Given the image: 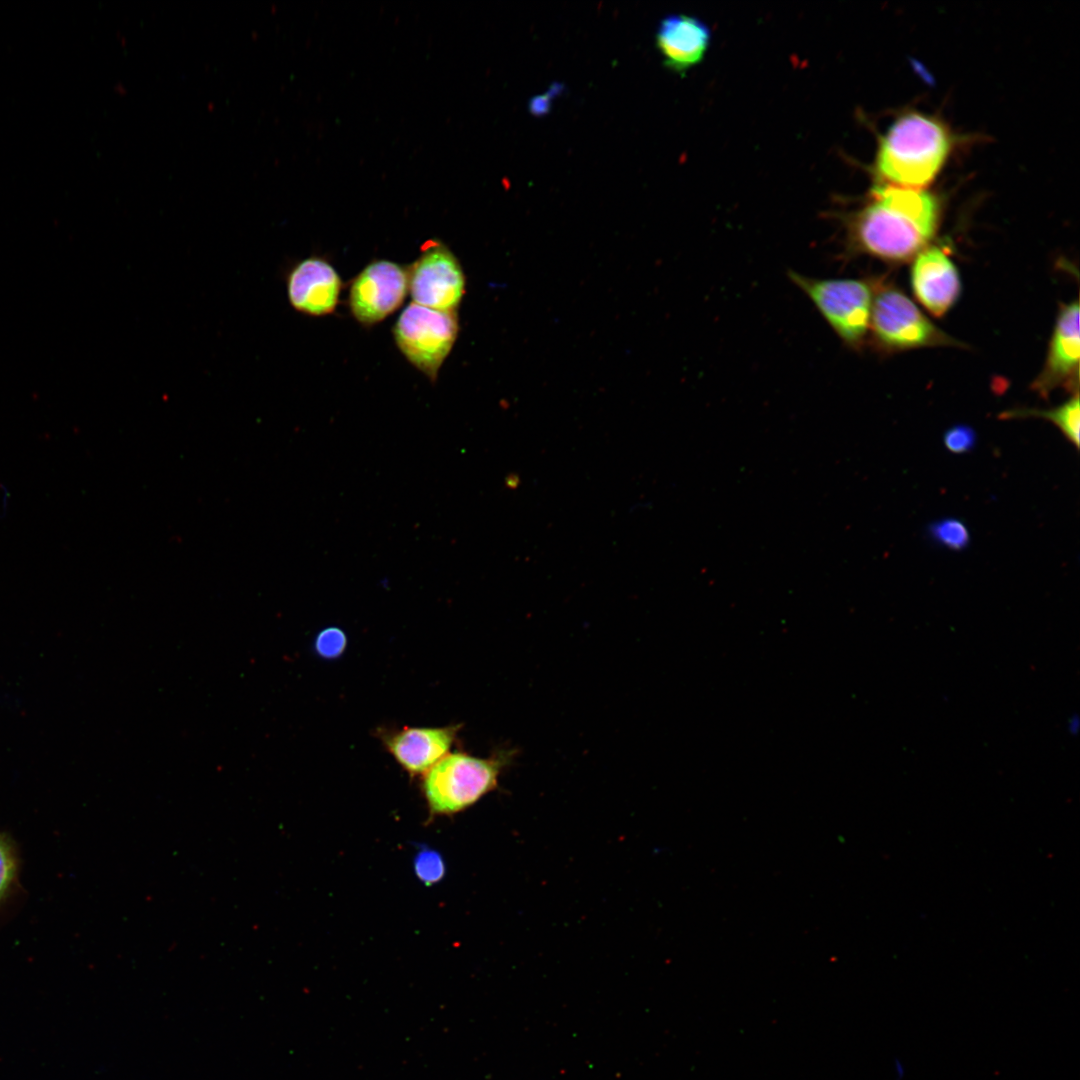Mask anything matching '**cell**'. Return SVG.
<instances>
[{
	"label": "cell",
	"instance_id": "13",
	"mask_svg": "<svg viewBox=\"0 0 1080 1080\" xmlns=\"http://www.w3.org/2000/svg\"><path fill=\"white\" fill-rule=\"evenodd\" d=\"M708 26L696 17L671 15L657 30L656 43L664 64L675 72H685L698 64L710 43Z\"/></svg>",
	"mask_w": 1080,
	"mask_h": 1080
},
{
	"label": "cell",
	"instance_id": "18",
	"mask_svg": "<svg viewBox=\"0 0 1080 1080\" xmlns=\"http://www.w3.org/2000/svg\"><path fill=\"white\" fill-rule=\"evenodd\" d=\"M17 873V861L8 839L0 833V902L11 889Z\"/></svg>",
	"mask_w": 1080,
	"mask_h": 1080
},
{
	"label": "cell",
	"instance_id": "20",
	"mask_svg": "<svg viewBox=\"0 0 1080 1080\" xmlns=\"http://www.w3.org/2000/svg\"><path fill=\"white\" fill-rule=\"evenodd\" d=\"M1080 728L1079 717L1072 715L1067 722V729L1071 735H1076Z\"/></svg>",
	"mask_w": 1080,
	"mask_h": 1080
},
{
	"label": "cell",
	"instance_id": "15",
	"mask_svg": "<svg viewBox=\"0 0 1080 1080\" xmlns=\"http://www.w3.org/2000/svg\"><path fill=\"white\" fill-rule=\"evenodd\" d=\"M930 538L952 551H961L970 543L969 529L956 518H944L931 523L928 527Z\"/></svg>",
	"mask_w": 1080,
	"mask_h": 1080
},
{
	"label": "cell",
	"instance_id": "6",
	"mask_svg": "<svg viewBox=\"0 0 1080 1080\" xmlns=\"http://www.w3.org/2000/svg\"><path fill=\"white\" fill-rule=\"evenodd\" d=\"M869 330L877 345L892 351L956 343L895 288L874 294Z\"/></svg>",
	"mask_w": 1080,
	"mask_h": 1080
},
{
	"label": "cell",
	"instance_id": "4",
	"mask_svg": "<svg viewBox=\"0 0 1080 1080\" xmlns=\"http://www.w3.org/2000/svg\"><path fill=\"white\" fill-rule=\"evenodd\" d=\"M789 279L815 305L837 336L849 347L858 348L869 331L874 291L859 279H820L788 273Z\"/></svg>",
	"mask_w": 1080,
	"mask_h": 1080
},
{
	"label": "cell",
	"instance_id": "14",
	"mask_svg": "<svg viewBox=\"0 0 1080 1080\" xmlns=\"http://www.w3.org/2000/svg\"><path fill=\"white\" fill-rule=\"evenodd\" d=\"M1039 417L1054 423L1076 448L1079 447L1080 406L1075 393L1068 401L1050 410L1013 409L1003 412L1001 418Z\"/></svg>",
	"mask_w": 1080,
	"mask_h": 1080
},
{
	"label": "cell",
	"instance_id": "8",
	"mask_svg": "<svg viewBox=\"0 0 1080 1080\" xmlns=\"http://www.w3.org/2000/svg\"><path fill=\"white\" fill-rule=\"evenodd\" d=\"M408 292L406 267L386 259L374 260L353 278L348 305L360 324L372 326L395 312Z\"/></svg>",
	"mask_w": 1080,
	"mask_h": 1080
},
{
	"label": "cell",
	"instance_id": "17",
	"mask_svg": "<svg viewBox=\"0 0 1080 1080\" xmlns=\"http://www.w3.org/2000/svg\"><path fill=\"white\" fill-rule=\"evenodd\" d=\"M417 877L426 885L440 881L445 874V865L441 855L432 849H422L414 859Z\"/></svg>",
	"mask_w": 1080,
	"mask_h": 1080
},
{
	"label": "cell",
	"instance_id": "10",
	"mask_svg": "<svg viewBox=\"0 0 1080 1080\" xmlns=\"http://www.w3.org/2000/svg\"><path fill=\"white\" fill-rule=\"evenodd\" d=\"M1079 355V304L1075 301L1061 306L1047 358L1032 384L1033 390L1043 397L1058 387L1078 392Z\"/></svg>",
	"mask_w": 1080,
	"mask_h": 1080
},
{
	"label": "cell",
	"instance_id": "9",
	"mask_svg": "<svg viewBox=\"0 0 1080 1080\" xmlns=\"http://www.w3.org/2000/svg\"><path fill=\"white\" fill-rule=\"evenodd\" d=\"M461 726L381 729L378 737L401 768L415 776L425 774L449 753Z\"/></svg>",
	"mask_w": 1080,
	"mask_h": 1080
},
{
	"label": "cell",
	"instance_id": "7",
	"mask_svg": "<svg viewBox=\"0 0 1080 1080\" xmlns=\"http://www.w3.org/2000/svg\"><path fill=\"white\" fill-rule=\"evenodd\" d=\"M413 303L439 311H455L465 294V275L455 254L443 242L429 240L407 268Z\"/></svg>",
	"mask_w": 1080,
	"mask_h": 1080
},
{
	"label": "cell",
	"instance_id": "5",
	"mask_svg": "<svg viewBox=\"0 0 1080 1080\" xmlns=\"http://www.w3.org/2000/svg\"><path fill=\"white\" fill-rule=\"evenodd\" d=\"M456 311H439L410 303L393 327L395 343L405 358L431 381L451 352L457 339Z\"/></svg>",
	"mask_w": 1080,
	"mask_h": 1080
},
{
	"label": "cell",
	"instance_id": "3",
	"mask_svg": "<svg viewBox=\"0 0 1080 1080\" xmlns=\"http://www.w3.org/2000/svg\"><path fill=\"white\" fill-rule=\"evenodd\" d=\"M514 752L498 750L489 757L448 753L423 777L422 791L434 814H454L469 808L497 787Z\"/></svg>",
	"mask_w": 1080,
	"mask_h": 1080
},
{
	"label": "cell",
	"instance_id": "12",
	"mask_svg": "<svg viewBox=\"0 0 1080 1080\" xmlns=\"http://www.w3.org/2000/svg\"><path fill=\"white\" fill-rule=\"evenodd\" d=\"M911 286L917 300L937 317L946 314L961 293L959 272L938 246H927L914 257Z\"/></svg>",
	"mask_w": 1080,
	"mask_h": 1080
},
{
	"label": "cell",
	"instance_id": "19",
	"mask_svg": "<svg viewBox=\"0 0 1080 1080\" xmlns=\"http://www.w3.org/2000/svg\"><path fill=\"white\" fill-rule=\"evenodd\" d=\"M977 441L976 432L972 427L958 424L945 431L943 436L944 446L954 454H963L971 451Z\"/></svg>",
	"mask_w": 1080,
	"mask_h": 1080
},
{
	"label": "cell",
	"instance_id": "2",
	"mask_svg": "<svg viewBox=\"0 0 1080 1080\" xmlns=\"http://www.w3.org/2000/svg\"><path fill=\"white\" fill-rule=\"evenodd\" d=\"M952 140L934 117L909 112L897 118L881 138L875 170L887 185L921 189L943 168Z\"/></svg>",
	"mask_w": 1080,
	"mask_h": 1080
},
{
	"label": "cell",
	"instance_id": "11",
	"mask_svg": "<svg viewBox=\"0 0 1080 1080\" xmlns=\"http://www.w3.org/2000/svg\"><path fill=\"white\" fill-rule=\"evenodd\" d=\"M285 282L289 304L299 313L324 316L338 305L342 281L324 258L313 255L295 262L287 270Z\"/></svg>",
	"mask_w": 1080,
	"mask_h": 1080
},
{
	"label": "cell",
	"instance_id": "16",
	"mask_svg": "<svg viewBox=\"0 0 1080 1080\" xmlns=\"http://www.w3.org/2000/svg\"><path fill=\"white\" fill-rule=\"evenodd\" d=\"M347 643V636L341 628L329 626L317 633L313 642V648L319 657L326 660H333L344 653Z\"/></svg>",
	"mask_w": 1080,
	"mask_h": 1080
},
{
	"label": "cell",
	"instance_id": "1",
	"mask_svg": "<svg viewBox=\"0 0 1080 1080\" xmlns=\"http://www.w3.org/2000/svg\"><path fill=\"white\" fill-rule=\"evenodd\" d=\"M941 207L935 195L922 189L882 184L870 201L846 222L849 248L882 260L914 258L933 239Z\"/></svg>",
	"mask_w": 1080,
	"mask_h": 1080
}]
</instances>
